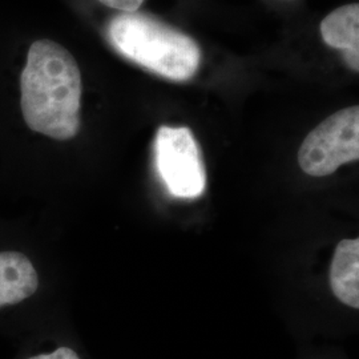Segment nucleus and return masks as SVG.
<instances>
[{"mask_svg":"<svg viewBox=\"0 0 359 359\" xmlns=\"http://www.w3.org/2000/svg\"><path fill=\"white\" fill-rule=\"evenodd\" d=\"M20 107L27 127L55 140L80 129L81 75L75 57L56 41H35L20 75Z\"/></svg>","mask_w":359,"mask_h":359,"instance_id":"f257e3e1","label":"nucleus"},{"mask_svg":"<svg viewBox=\"0 0 359 359\" xmlns=\"http://www.w3.org/2000/svg\"><path fill=\"white\" fill-rule=\"evenodd\" d=\"M108 39L129 60L176 81L194 76L201 60L193 39L145 13L115 16L108 25Z\"/></svg>","mask_w":359,"mask_h":359,"instance_id":"f03ea898","label":"nucleus"},{"mask_svg":"<svg viewBox=\"0 0 359 359\" xmlns=\"http://www.w3.org/2000/svg\"><path fill=\"white\" fill-rule=\"evenodd\" d=\"M359 158V108L348 107L327 117L304 140L298 164L313 177L330 176Z\"/></svg>","mask_w":359,"mask_h":359,"instance_id":"7ed1b4c3","label":"nucleus"},{"mask_svg":"<svg viewBox=\"0 0 359 359\" xmlns=\"http://www.w3.org/2000/svg\"><path fill=\"white\" fill-rule=\"evenodd\" d=\"M156 165L169 193L179 198L200 197L206 173L200 147L187 127H160L154 142Z\"/></svg>","mask_w":359,"mask_h":359,"instance_id":"20e7f679","label":"nucleus"},{"mask_svg":"<svg viewBox=\"0 0 359 359\" xmlns=\"http://www.w3.org/2000/svg\"><path fill=\"white\" fill-rule=\"evenodd\" d=\"M38 287V271L26 255L0 252V308L23 302Z\"/></svg>","mask_w":359,"mask_h":359,"instance_id":"39448f33","label":"nucleus"},{"mask_svg":"<svg viewBox=\"0 0 359 359\" xmlns=\"http://www.w3.org/2000/svg\"><path fill=\"white\" fill-rule=\"evenodd\" d=\"M322 38L330 47L344 50L347 65L359 71V6L348 4L327 15L321 23Z\"/></svg>","mask_w":359,"mask_h":359,"instance_id":"423d86ee","label":"nucleus"},{"mask_svg":"<svg viewBox=\"0 0 359 359\" xmlns=\"http://www.w3.org/2000/svg\"><path fill=\"white\" fill-rule=\"evenodd\" d=\"M334 295L347 306L359 309V240H342L334 252L330 268Z\"/></svg>","mask_w":359,"mask_h":359,"instance_id":"0eeeda50","label":"nucleus"},{"mask_svg":"<svg viewBox=\"0 0 359 359\" xmlns=\"http://www.w3.org/2000/svg\"><path fill=\"white\" fill-rule=\"evenodd\" d=\"M104 6L123 13H136L142 7L144 0H99Z\"/></svg>","mask_w":359,"mask_h":359,"instance_id":"6e6552de","label":"nucleus"},{"mask_svg":"<svg viewBox=\"0 0 359 359\" xmlns=\"http://www.w3.org/2000/svg\"><path fill=\"white\" fill-rule=\"evenodd\" d=\"M27 359H80L76 353L69 347H59L50 354H39Z\"/></svg>","mask_w":359,"mask_h":359,"instance_id":"1a4fd4ad","label":"nucleus"}]
</instances>
